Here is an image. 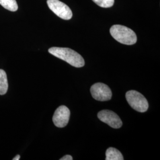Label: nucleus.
<instances>
[{
    "mask_svg": "<svg viewBox=\"0 0 160 160\" xmlns=\"http://www.w3.org/2000/svg\"><path fill=\"white\" fill-rule=\"evenodd\" d=\"M48 51L52 55L63 60L74 67L81 68L84 66L85 61L83 58L78 53L71 49L52 47L49 49Z\"/></svg>",
    "mask_w": 160,
    "mask_h": 160,
    "instance_id": "nucleus-1",
    "label": "nucleus"
},
{
    "mask_svg": "<svg viewBox=\"0 0 160 160\" xmlns=\"http://www.w3.org/2000/svg\"><path fill=\"white\" fill-rule=\"evenodd\" d=\"M110 33L114 39L120 43L132 45L136 43L137 37L135 33L126 26L116 24L112 26Z\"/></svg>",
    "mask_w": 160,
    "mask_h": 160,
    "instance_id": "nucleus-2",
    "label": "nucleus"
},
{
    "mask_svg": "<svg viewBox=\"0 0 160 160\" xmlns=\"http://www.w3.org/2000/svg\"><path fill=\"white\" fill-rule=\"evenodd\" d=\"M126 99L132 109L139 112H145L148 109V102L146 98L135 90L128 91L126 93Z\"/></svg>",
    "mask_w": 160,
    "mask_h": 160,
    "instance_id": "nucleus-3",
    "label": "nucleus"
},
{
    "mask_svg": "<svg viewBox=\"0 0 160 160\" xmlns=\"http://www.w3.org/2000/svg\"><path fill=\"white\" fill-rule=\"evenodd\" d=\"M49 8L58 17L63 20H70L72 12L68 6L59 0H47Z\"/></svg>",
    "mask_w": 160,
    "mask_h": 160,
    "instance_id": "nucleus-4",
    "label": "nucleus"
},
{
    "mask_svg": "<svg viewBox=\"0 0 160 160\" xmlns=\"http://www.w3.org/2000/svg\"><path fill=\"white\" fill-rule=\"evenodd\" d=\"M90 92L92 97L97 101H109L112 96L110 88L105 84L97 82L91 87Z\"/></svg>",
    "mask_w": 160,
    "mask_h": 160,
    "instance_id": "nucleus-5",
    "label": "nucleus"
},
{
    "mask_svg": "<svg viewBox=\"0 0 160 160\" xmlns=\"http://www.w3.org/2000/svg\"><path fill=\"white\" fill-rule=\"evenodd\" d=\"M97 116L102 122L114 129L120 128L122 126V122L119 116L111 110H102L98 113Z\"/></svg>",
    "mask_w": 160,
    "mask_h": 160,
    "instance_id": "nucleus-6",
    "label": "nucleus"
},
{
    "mask_svg": "<svg viewBox=\"0 0 160 160\" xmlns=\"http://www.w3.org/2000/svg\"><path fill=\"white\" fill-rule=\"evenodd\" d=\"M70 117V110L65 106H61L58 108L52 118L54 125L58 128H63L67 126Z\"/></svg>",
    "mask_w": 160,
    "mask_h": 160,
    "instance_id": "nucleus-7",
    "label": "nucleus"
},
{
    "mask_svg": "<svg viewBox=\"0 0 160 160\" xmlns=\"http://www.w3.org/2000/svg\"><path fill=\"white\" fill-rule=\"evenodd\" d=\"M123 157L117 149L110 147L106 152V160H123Z\"/></svg>",
    "mask_w": 160,
    "mask_h": 160,
    "instance_id": "nucleus-8",
    "label": "nucleus"
},
{
    "mask_svg": "<svg viewBox=\"0 0 160 160\" xmlns=\"http://www.w3.org/2000/svg\"><path fill=\"white\" fill-rule=\"evenodd\" d=\"M8 85L6 72L0 69V95H4L8 90Z\"/></svg>",
    "mask_w": 160,
    "mask_h": 160,
    "instance_id": "nucleus-9",
    "label": "nucleus"
},
{
    "mask_svg": "<svg viewBox=\"0 0 160 160\" xmlns=\"http://www.w3.org/2000/svg\"><path fill=\"white\" fill-rule=\"evenodd\" d=\"M0 5L11 12H16L18 9L16 0H0Z\"/></svg>",
    "mask_w": 160,
    "mask_h": 160,
    "instance_id": "nucleus-10",
    "label": "nucleus"
},
{
    "mask_svg": "<svg viewBox=\"0 0 160 160\" xmlns=\"http://www.w3.org/2000/svg\"><path fill=\"white\" fill-rule=\"evenodd\" d=\"M97 5L103 8H109L113 6L114 0H92Z\"/></svg>",
    "mask_w": 160,
    "mask_h": 160,
    "instance_id": "nucleus-11",
    "label": "nucleus"
},
{
    "mask_svg": "<svg viewBox=\"0 0 160 160\" xmlns=\"http://www.w3.org/2000/svg\"><path fill=\"white\" fill-rule=\"evenodd\" d=\"M73 158L72 156L69 155H66L65 156H63L62 158H61L60 160H72Z\"/></svg>",
    "mask_w": 160,
    "mask_h": 160,
    "instance_id": "nucleus-12",
    "label": "nucleus"
},
{
    "mask_svg": "<svg viewBox=\"0 0 160 160\" xmlns=\"http://www.w3.org/2000/svg\"><path fill=\"white\" fill-rule=\"evenodd\" d=\"M20 158V155H17L16 157H14V158L12 159L13 160H19Z\"/></svg>",
    "mask_w": 160,
    "mask_h": 160,
    "instance_id": "nucleus-13",
    "label": "nucleus"
}]
</instances>
